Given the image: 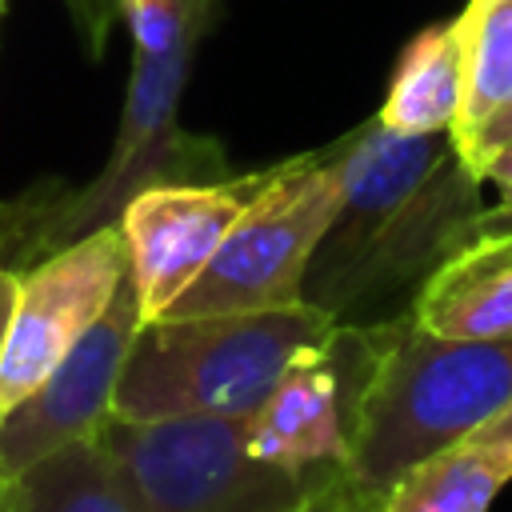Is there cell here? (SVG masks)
Segmentation results:
<instances>
[{
    "instance_id": "obj_1",
    "label": "cell",
    "mask_w": 512,
    "mask_h": 512,
    "mask_svg": "<svg viewBox=\"0 0 512 512\" xmlns=\"http://www.w3.org/2000/svg\"><path fill=\"white\" fill-rule=\"evenodd\" d=\"M344 200L308 272L304 300L336 320L376 324V312L480 232V176L452 132H392L380 120L344 140Z\"/></svg>"
},
{
    "instance_id": "obj_2",
    "label": "cell",
    "mask_w": 512,
    "mask_h": 512,
    "mask_svg": "<svg viewBox=\"0 0 512 512\" xmlns=\"http://www.w3.org/2000/svg\"><path fill=\"white\" fill-rule=\"evenodd\" d=\"M512 400V336L452 340L388 320L376 372L368 380L344 484L360 500H380L408 468L464 440Z\"/></svg>"
},
{
    "instance_id": "obj_3",
    "label": "cell",
    "mask_w": 512,
    "mask_h": 512,
    "mask_svg": "<svg viewBox=\"0 0 512 512\" xmlns=\"http://www.w3.org/2000/svg\"><path fill=\"white\" fill-rule=\"evenodd\" d=\"M336 316L312 300L256 312H204L144 320L128 344L112 416H248Z\"/></svg>"
},
{
    "instance_id": "obj_4",
    "label": "cell",
    "mask_w": 512,
    "mask_h": 512,
    "mask_svg": "<svg viewBox=\"0 0 512 512\" xmlns=\"http://www.w3.org/2000/svg\"><path fill=\"white\" fill-rule=\"evenodd\" d=\"M100 440L140 488L148 512H300L344 484L340 464L260 460L248 448L244 416H112Z\"/></svg>"
},
{
    "instance_id": "obj_5",
    "label": "cell",
    "mask_w": 512,
    "mask_h": 512,
    "mask_svg": "<svg viewBox=\"0 0 512 512\" xmlns=\"http://www.w3.org/2000/svg\"><path fill=\"white\" fill-rule=\"evenodd\" d=\"M340 152L344 144L324 156H296L276 164L204 272L168 304L164 316L256 312L304 300V272L344 200Z\"/></svg>"
},
{
    "instance_id": "obj_6",
    "label": "cell",
    "mask_w": 512,
    "mask_h": 512,
    "mask_svg": "<svg viewBox=\"0 0 512 512\" xmlns=\"http://www.w3.org/2000/svg\"><path fill=\"white\" fill-rule=\"evenodd\" d=\"M384 332L388 320H336L316 344L296 352L272 392L244 416L248 448L288 468H344Z\"/></svg>"
},
{
    "instance_id": "obj_7",
    "label": "cell",
    "mask_w": 512,
    "mask_h": 512,
    "mask_svg": "<svg viewBox=\"0 0 512 512\" xmlns=\"http://www.w3.org/2000/svg\"><path fill=\"white\" fill-rule=\"evenodd\" d=\"M128 276L120 224H96L20 272L8 348L0 360V412L28 396L48 368L104 316Z\"/></svg>"
},
{
    "instance_id": "obj_8",
    "label": "cell",
    "mask_w": 512,
    "mask_h": 512,
    "mask_svg": "<svg viewBox=\"0 0 512 512\" xmlns=\"http://www.w3.org/2000/svg\"><path fill=\"white\" fill-rule=\"evenodd\" d=\"M140 296L132 272L116 288L104 316L48 368V376L0 412V468L20 476L40 456L96 436L112 420V392L140 328Z\"/></svg>"
},
{
    "instance_id": "obj_9",
    "label": "cell",
    "mask_w": 512,
    "mask_h": 512,
    "mask_svg": "<svg viewBox=\"0 0 512 512\" xmlns=\"http://www.w3.org/2000/svg\"><path fill=\"white\" fill-rule=\"evenodd\" d=\"M272 168L220 184H148L120 208L128 272L140 296V320H156L204 272L236 216L268 184Z\"/></svg>"
},
{
    "instance_id": "obj_10",
    "label": "cell",
    "mask_w": 512,
    "mask_h": 512,
    "mask_svg": "<svg viewBox=\"0 0 512 512\" xmlns=\"http://www.w3.org/2000/svg\"><path fill=\"white\" fill-rule=\"evenodd\" d=\"M416 328L452 340L512 336V228H484L412 292Z\"/></svg>"
},
{
    "instance_id": "obj_11",
    "label": "cell",
    "mask_w": 512,
    "mask_h": 512,
    "mask_svg": "<svg viewBox=\"0 0 512 512\" xmlns=\"http://www.w3.org/2000/svg\"><path fill=\"white\" fill-rule=\"evenodd\" d=\"M468 76V8L424 28L400 56L376 120L392 132H452Z\"/></svg>"
},
{
    "instance_id": "obj_12",
    "label": "cell",
    "mask_w": 512,
    "mask_h": 512,
    "mask_svg": "<svg viewBox=\"0 0 512 512\" xmlns=\"http://www.w3.org/2000/svg\"><path fill=\"white\" fill-rule=\"evenodd\" d=\"M12 512H148V504L96 432L12 476Z\"/></svg>"
},
{
    "instance_id": "obj_13",
    "label": "cell",
    "mask_w": 512,
    "mask_h": 512,
    "mask_svg": "<svg viewBox=\"0 0 512 512\" xmlns=\"http://www.w3.org/2000/svg\"><path fill=\"white\" fill-rule=\"evenodd\" d=\"M508 484L512 448L464 436L408 468L380 496V512H488Z\"/></svg>"
},
{
    "instance_id": "obj_14",
    "label": "cell",
    "mask_w": 512,
    "mask_h": 512,
    "mask_svg": "<svg viewBox=\"0 0 512 512\" xmlns=\"http://www.w3.org/2000/svg\"><path fill=\"white\" fill-rule=\"evenodd\" d=\"M468 76L452 144L464 148L512 104V0H468Z\"/></svg>"
},
{
    "instance_id": "obj_15",
    "label": "cell",
    "mask_w": 512,
    "mask_h": 512,
    "mask_svg": "<svg viewBox=\"0 0 512 512\" xmlns=\"http://www.w3.org/2000/svg\"><path fill=\"white\" fill-rule=\"evenodd\" d=\"M184 4L188 0H124L140 56H164V52L180 48L184 16H188Z\"/></svg>"
},
{
    "instance_id": "obj_16",
    "label": "cell",
    "mask_w": 512,
    "mask_h": 512,
    "mask_svg": "<svg viewBox=\"0 0 512 512\" xmlns=\"http://www.w3.org/2000/svg\"><path fill=\"white\" fill-rule=\"evenodd\" d=\"M480 180L484 184H496V192H500V204L496 208H484V216H480V232H484V228H496V224H508L512 220V140H504L484 160Z\"/></svg>"
},
{
    "instance_id": "obj_17",
    "label": "cell",
    "mask_w": 512,
    "mask_h": 512,
    "mask_svg": "<svg viewBox=\"0 0 512 512\" xmlns=\"http://www.w3.org/2000/svg\"><path fill=\"white\" fill-rule=\"evenodd\" d=\"M504 140H512V104H508L504 112H496V116H492V120H488V124H484V128H480L464 148H456V152H460V160L480 176L484 160H488Z\"/></svg>"
},
{
    "instance_id": "obj_18",
    "label": "cell",
    "mask_w": 512,
    "mask_h": 512,
    "mask_svg": "<svg viewBox=\"0 0 512 512\" xmlns=\"http://www.w3.org/2000/svg\"><path fill=\"white\" fill-rule=\"evenodd\" d=\"M16 296H20V272H12V268H4V264H0V360H4V348H8Z\"/></svg>"
},
{
    "instance_id": "obj_19",
    "label": "cell",
    "mask_w": 512,
    "mask_h": 512,
    "mask_svg": "<svg viewBox=\"0 0 512 512\" xmlns=\"http://www.w3.org/2000/svg\"><path fill=\"white\" fill-rule=\"evenodd\" d=\"M472 440H484V444H500V448H512V400L496 412V416H488L476 432H468Z\"/></svg>"
},
{
    "instance_id": "obj_20",
    "label": "cell",
    "mask_w": 512,
    "mask_h": 512,
    "mask_svg": "<svg viewBox=\"0 0 512 512\" xmlns=\"http://www.w3.org/2000/svg\"><path fill=\"white\" fill-rule=\"evenodd\" d=\"M348 504H352V492H348V484H340V488H332L328 496H320L316 504H308L300 512H348Z\"/></svg>"
},
{
    "instance_id": "obj_21",
    "label": "cell",
    "mask_w": 512,
    "mask_h": 512,
    "mask_svg": "<svg viewBox=\"0 0 512 512\" xmlns=\"http://www.w3.org/2000/svg\"><path fill=\"white\" fill-rule=\"evenodd\" d=\"M0 512H12V476L0 468Z\"/></svg>"
},
{
    "instance_id": "obj_22",
    "label": "cell",
    "mask_w": 512,
    "mask_h": 512,
    "mask_svg": "<svg viewBox=\"0 0 512 512\" xmlns=\"http://www.w3.org/2000/svg\"><path fill=\"white\" fill-rule=\"evenodd\" d=\"M348 512H380V500H360V496H352Z\"/></svg>"
},
{
    "instance_id": "obj_23",
    "label": "cell",
    "mask_w": 512,
    "mask_h": 512,
    "mask_svg": "<svg viewBox=\"0 0 512 512\" xmlns=\"http://www.w3.org/2000/svg\"><path fill=\"white\" fill-rule=\"evenodd\" d=\"M496 228H512V220H508V224H496Z\"/></svg>"
}]
</instances>
